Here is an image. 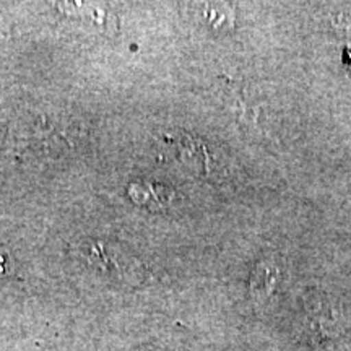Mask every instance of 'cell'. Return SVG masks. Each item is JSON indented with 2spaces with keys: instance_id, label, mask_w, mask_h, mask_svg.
Returning a JSON list of instances; mask_svg holds the SVG:
<instances>
[{
  "instance_id": "6da1fadb",
  "label": "cell",
  "mask_w": 351,
  "mask_h": 351,
  "mask_svg": "<svg viewBox=\"0 0 351 351\" xmlns=\"http://www.w3.org/2000/svg\"><path fill=\"white\" fill-rule=\"evenodd\" d=\"M83 256L91 267L99 271H106V274L125 270L132 262V258L121 251L119 245L104 243V241H95V243L88 244Z\"/></svg>"
},
{
  "instance_id": "7a4b0ae2",
  "label": "cell",
  "mask_w": 351,
  "mask_h": 351,
  "mask_svg": "<svg viewBox=\"0 0 351 351\" xmlns=\"http://www.w3.org/2000/svg\"><path fill=\"white\" fill-rule=\"evenodd\" d=\"M129 194L135 204L143 205V207L160 208L169 204L171 192L166 191L165 187L152 186V184H134L130 187Z\"/></svg>"
},
{
  "instance_id": "3957f363",
  "label": "cell",
  "mask_w": 351,
  "mask_h": 351,
  "mask_svg": "<svg viewBox=\"0 0 351 351\" xmlns=\"http://www.w3.org/2000/svg\"><path fill=\"white\" fill-rule=\"evenodd\" d=\"M200 20L204 21L208 28L223 29L226 25L231 23L232 16L228 8H221L219 5H202L199 8Z\"/></svg>"
},
{
  "instance_id": "277c9868",
  "label": "cell",
  "mask_w": 351,
  "mask_h": 351,
  "mask_svg": "<svg viewBox=\"0 0 351 351\" xmlns=\"http://www.w3.org/2000/svg\"><path fill=\"white\" fill-rule=\"evenodd\" d=\"M332 21L340 32L351 34V8H340V10H337L333 13Z\"/></svg>"
},
{
  "instance_id": "5b68a950",
  "label": "cell",
  "mask_w": 351,
  "mask_h": 351,
  "mask_svg": "<svg viewBox=\"0 0 351 351\" xmlns=\"http://www.w3.org/2000/svg\"><path fill=\"white\" fill-rule=\"evenodd\" d=\"M8 263H10V261H8V254L0 249V275L8 269Z\"/></svg>"
}]
</instances>
